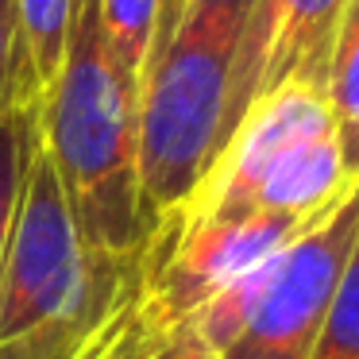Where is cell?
Returning a JSON list of instances; mask_svg holds the SVG:
<instances>
[{
	"mask_svg": "<svg viewBox=\"0 0 359 359\" xmlns=\"http://www.w3.org/2000/svg\"><path fill=\"white\" fill-rule=\"evenodd\" d=\"M251 12L255 0H182L155 32L135 112L143 243L205 186L255 104Z\"/></svg>",
	"mask_w": 359,
	"mask_h": 359,
	"instance_id": "cell-1",
	"label": "cell"
},
{
	"mask_svg": "<svg viewBox=\"0 0 359 359\" xmlns=\"http://www.w3.org/2000/svg\"><path fill=\"white\" fill-rule=\"evenodd\" d=\"M135 112L140 86L112 58L97 0H74L62 66L35 104V120L81 240L97 259H132L143 251Z\"/></svg>",
	"mask_w": 359,
	"mask_h": 359,
	"instance_id": "cell-2",
	"label": "cell"
},
{
	"mask_svg": "<svg viewBox=\"0 0 359 359\" xmlns=\"http://www.w3.org/2000/svg\"><path fill=\"white\" fill-rule=\"evenodd\" d=\"M348 186L325 89L286 81L251 104L205 186L170 220H224L248 212L317 217Z\"/></svg>",
	"mask_w": 359,
	"mask_h": 359,
	"instance_id": "cell-3",
	"label": "cell"
},
{
	"mask_svg": "<svg viewBox=\"0 0 359 359\" xmlns=\"http://www.w3.org/2000/svg\"><path fill=\"white\" fill-rule=\"evenodd\" d=\"M116 263L124 259H97L86 248L35 120L16 224L0 263V344L86 305Z\"/></svg>",
	"mask_w": 359,
	"mask_h": 359,
	"instance_id": "cell-4",
	"label": "cell"
},
{
	"mask_svg": "<svg viewBox=\"0 0 359 359\" xmlns=\"http://www.w3.org/2000/svg\"><path fill=\"white\" fill-rule=\"evenodd\" d=\"M359 243V178L255 271L248 317L220 359H305Z\"/></svg>",
	"mask_w": 359,
	"mask_h": 359,
	"instance_id": "cell-5",
	"label": "cell"
},
{
	"mask_svg": "<svg viewBox=\"0 0 359 359\" xmlns=\"http://www.w3.org/2000/svg\"><path fill=\"white\" fill-rule=\"evenodd\" d=\"M340 12L344 0H255L248 35L255 101L286 81L325 89Z\"/></svg>",
	"mask_w": 359,
	"mask_h": 359,
	"instance_id": "cell-6",
	"label": "cell"
},
{
	"mask_svg": "<svg viewBox=\"0 0 359 359\" xmlns=\"http://www.w3.org/2000/svg\"><path fill=\"white\" fill-rule=\"evenodd\" d=\"M140 266L135 259L116 263L86 305L0 344V359H109V351L124 340V332L140 317Z\"/></svg>",
	"mask_w": 359,
	"mask_h": 359,
	"instance_id": "cell-7",
	"label": "cell"
},
{
	"mask_svg": "<svg viewBox=\"0 0 359 359\" xmlns=\"http://www.w3.org/2000/svg\"><path fill=\"white\" fill-rule=\"evenodd\" d=\"M325 101L340 140L344 170L359 178V0H344L325 70Z\"/></svg>",
	"mask_w": 359,
	"mask_h": 359,
	"instance_id": "cell-8",
	"label": "cell"
},
{
	"mask_svg": "<svg viewBox=\"0 0 359 359\" xmlns=\"http://www.w3.org/2000/svg\"><path fill=\"white\" fill-rule=\"evenodd\" d=\"M74 0H20V35H24V66H20V101L39 104L62 66L66 35H70Z\"/></svg>",
	"mask_w": 359,
	"mask_h": 359,
	"instance_id": "cell-9",
	"label": "cell"
},
{
	"mask_svg": "<svg viewBox=\"0 0 359 359\" xmlns=\"http://www.w3.org/2000/svg\"><path fill=\"white\" fill-rule=\"evenodd\" d=\"M97 8H101V32H104L112 58L140 86L151 47H155L163 0H97Z\"/></svg>",
	"mask_w": 359,
	"mask_h": 359,
	"instance_id": "cell-10",
	"label": "cell"
},
{
	"mask_svg": "<svg viewBox=\"0 0 359 359\" xmlns=\"http://www.w3.org/2000/svg\"><path fill=\"white\" fill-rule=\"evenodd\" d=\"M32 135H35V104H16V109L0 112V263H4L12 224H16Z\"/></svg>",
	"mask_w": 359,
	"mask_h": 359,
	"instance_id": "cell-11",
	"label": "cell"
},
{
	"mask_svg": "<svg viewBox=\"0 0 359 359\" xmlns=\"http://www.w3.org/2000/svg\"><path fill=\"white\" fill-rule=\"evenodd\" d=\"M305 359H359V243L344 271L340 290H336L332 309H328Z\"/></svg>",
	"mask_w": 359,
	"mask_h": 359,
	"instance_id": "cell-12",
	"label": "cell"
},
{
	"mask_svg": "<svg viewBox=\"0 0 359 359\" xmlns=\"http://www.w3.org/2000/svg\"><path fill=\"white\" fill-rule=\"evenodd\" d=\"M20 66H24V35H20V0H0V112L20 101Z\"/></svg>",
	"mask_w": 359,
	"mask_h": 359,
	"instance_id": "cell-13",
	"label": "cell"
},
{
	"mask_svg": "<svg viewBox=\"0 0 359 359\" xmlns=\"http://www.w3.org/2000/svg\"><path fill=\"white\" fill-rule=\"evenodd\" d=\"M140 359H220V355L186 325V320H178V325H158V328L143 325Z\"/></svg>",
	"mask_w": 359,
	"mask_h": 359,
	"instance_id": "cell-14",
	"label": "cell"
},
{
	"mask_svg": "<svg viewBox=\"0 0 359 359\" xmlns=\"http://www.w3.org/2000/svg\"><path fill=\"white\" fill-rule=\"evenodd\" d=\"M140 351H143V320L135 317V325L124 332V340L116 344V348L109 351V359H140Z\"/></svg>",
	"mask_w": 359,
	"mask_h": 359,
	"instance_id": "cell-15",
	"label": "cell"
},
{
	"mask_svg": "<svg viewBox=\"0 0 359 359\" xmlns=\"http://www.w3.org/2000/svg\"><path fill=\"white\" fill-rule=\"evenodd\" d=\"M178 4H182V0H163V12H158V27H163L166 20L174 16V12H178Z\"/></svg>",
	"mask_w": 359,
	"mask_h": 359,
	"instance_id": "cell-16",
	"label": "cell"
}]
</instances>
